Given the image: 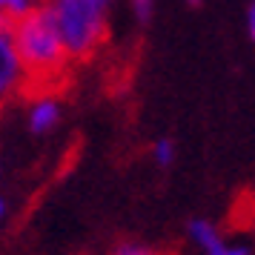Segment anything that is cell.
<instances>
[{"instance_id": "1", "label": "cell", "mask_w": 255, "mask_h": 255, "mask_svg": "<svg viewBox=\"0 0 255 255\" xmlns=\"http://www.w3.org/2000/svg\"><path fill=\"white\" fill-rule=\"evenodd\" d=\"M12 35L17 52H20V60L29 72L32 92L55 89L58 83L66 81L69 66L75 60L69 58V49L63 43L58 26H55V17L46 6L32 12L23 20H17L12 26Z\"/></svg>"}, {"instance_id": "2", "label": "cell", "mask_w": 255, "mask_h": 255, "mask_svg": "<svg viewBox=\"0 0 255 255\" xmlns=\"http://www.w3.org/2000/svg\"><path fill=\"white\" fill-rule=\"evenodd\" d=\"M109 6V0H46V9L55 17V26L75 63L89 60L106 43Z\"/></svg>"}, {"instance_id": "3", "label": "cell", "mask_w": 255, "mask_h": 255, "mask_svg": "<svg viewBox=\"0 0 255 255\" xmlns=\"http://www.w3.org/2000/svg\"><path fill=\"white\" fill-rule=\"evenodd\" d=\"M29 92H32V81H29V72L20 60L12 26L0 23V106Z\"/></svg>"}, {"instance_id": "4", "label": "cell", "mask_w": 255, "mask_h": 255, "mask_svg": "<svg viewBox=\"0 0 255 255\" xmlns=\"http://www.w3.org/2000/svg\"><path fill=\"white\" fill-rule=\"evenodd\" d=\"M186 238L192 241L201 255H253V247L241 238L224 235L215 221L209 218H192L186 224Z\"/></svg>"}, {"instance_id": "5", "label": "cell", "mask_w": 255, "mask_h": 255, "mask_svg": "<svg viewBox=\"0 0 255 255\" xmlns=\"http://www.w3.org/2000/svg\"><path fill=\"white\" fill-rule=\"evenodd\" d=\"M63 118V106H60L58 95L52 89H40L32 95L29 101V115H26V127L32 129V135H49L60 127Z\"/></svg>"}, {"instance_id": "6", "label": "cell", "mask_w": 255, "mask_h": 255, "mask_svg": "<svg viewBox=\"0 0 255 255\" xmlns=\"http://www.w3.org/2000/svg\"><path fill=\"white\" fill-rule=\"evenodd\" d=\"M46 0H0V23L3 26H14L17 20L29 17L32 12L43 9Z\"/></svg>"}, {"instance_id": "7", "label": "cell", "mask_w": 255, "mask_h": 255, "mask_svg": "<svg viewBox=\"0 0 255 255\" xmlns=\"http://www.w3.org/2000/svg\"><path fill=\"white\" fill-rule=\"evenodd\" d=\"M175 158H178V146H175L172 138H158L152 143V161L158 163V166H172Z\"/></svg>"}, {"instance_id": "8", "label": "cell", "mask_w": 255, "mask_h": 255, "mask_svg": "<svg viewBox=\"0 0 255 255\" xmlns=\"http://www.w3.org/2000/svg\"><path fill=\"white\" fill-rule=\"evenodd\" d=\"M132 14H135V20L138 23H149L152 14H155V0H127Z\"/></svg>"}, {"instance_id": "9", "label": "cell", "mask_w": 255, "mask_h": 255, "mask_svg": "<svg viewBox=\"0 0 255 255\" xmlns=\"http://www.w3.org/2000/svg\"><path fill=\"white\" fill-rule=\"evenodd\" d=\"M109 255H158L152 247H146V244H138V241H124V244H118L115 250Z\"/></svg>"}, {"instance_id": "10", "label": "cell", "mask_w": 255, "mask_h": 255, "mask_svg": "<svg viewBox=\"0 0 255 255\" xmlns=\"http://www.w3.org/2000/svg\"><path fill=\"white\" fill-rule=\"evenodd\" d=\"M247 32L255 40V3H250V9H247Z\"/></svg>"}, {"instance_id": "11", "label": "cell", "mask_w": 255, "mask_h": 255, "mask_svg": "<svg viewBox=\"0 0 255 255\" xmlns=\"http://www.w3.org/2000/svg\"><path fill=\"white\" fill-rule=\"evenodd\" d=\"M6 218V201H3V198H0V221Z\"/></svg>"}, {"instance_id": "12", "label": "cell", "mask_w": 255, "mask_h": 255, "mask_svg": "<svg viewBox=\"0 0 255 255\" xmlns=\"http://www.w3.org/2000/svg\"><path fill=\"white\" fill-rule=\"evenodd\" d=\"M189 3H201V0H189Z\"/></svg>"}]
</instances>
